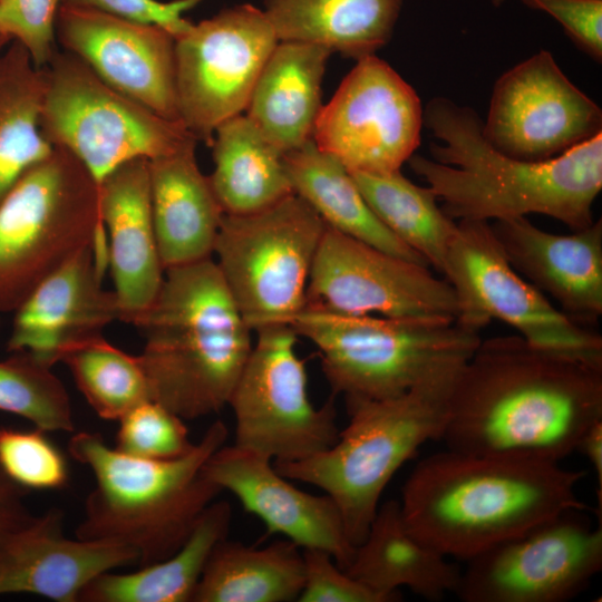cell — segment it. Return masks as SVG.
<instances>
[{"instance_id": "1", "label": "cell", "mask_w": 602, "mask_h": 602, "mask_svg": "<svg viewBox=\"0 0 602 602\" xmlns=\"http://www.w3.org/2000/svg\"><path fill=\"white\" fill-rule=\"evenodd\" d=\"M602 419V361L521 336L480 340L463 365L441 436L446 448L560 463Z\"/></svg>"}, {"instance_id": "2", "label": "cell", "mask_w": 602, "mask_h": 602, "mask_svg": "<svg viewBox=\"0 0 602 602\" xmlns=\"http://www.w3.org/2000/svg\"><path fill=\"white\" fill-rule=\"evenodd\" d=\"M424 125L440 143H430L431 158L414 154L407 163L454 221L542 214L572 231L593 223L592 206L602 188V133L556 157L532 162L493 147L476 111L446 97L427 103Z\"/></svg>"}, {"instance_id": "3", "label": "cell", "mask_w": 602, "mask_h": 602, "mask_svg": "<svg viewBox=\"0 0 602 602\" xmlns=\"http://www.w3.org/2000/svg\"><path fill=\"white\" fill-rule=\"evenodd\" d=\"M584 470L532 458L446 448L421 459L399 501L410 533L443 555L468 561L567 511H584Z\"/></svg>"}, {"instance_id": "4", "label": "cell", "mask_w": 602, "mask_h": 602, "mask_svg": "<svg viewBox=\"0 0 602 602\" xmlns=\"http://www.w3.org/2000/svg\"><path fill=\"white\" fill-rule=\"evenodd\" d=\"M152 400L184 420L229 405L252 349V330L213 258L165 270L151 305L133 322Z\"/></svg>"}, {"instance_id": "5", "label": "cell", "mask_w": 602, "mask_h": 602, "mask_svg": "<svg viewBox=\"0 0 602 602\" xmlns=\"http://www.w3.org/2000/svg\"><path fill=\"white\" fill-rule=\"evenodd\" d=\"M227 436L226 425L215 420L185 455L152 460L118 452L98 433L74 435L68 452L96 480L76 537L126 545L138 554V567L174 554L223 492L204 466Z\"/></svg>"}, {"instance_id": "6", "label": "cell", "mask_w": 602, "mask_h": 602, "mask_svg": "<svg viewBox=\"0 0 602 602\" xmlns=\"http://www.w3.org/2000/svg\"><path fill=\"white\" fill-rule=\"evenodd\" d=\"M465 361L438 369L395 397L346 399L349 423L337 441L301 460L274 462L275 469L289 480L315 486L330 496L356 547L398 469L424 444L441 439Z\"/></svg>"}, {"instance_id": "7", "label": "cell", "mask_w": 602, "mask_h": 602, "mask_svg": "<svg viewBox=\"0 0 602 602\" xmlns=\"http://www.w3.org/2000/svg\"><path fill=\"white\" fill-rule=\"evenodd\" d=\"M320 353L333 395L385 399L467 360L482 338L455 319L344 314L305 304L292 322Z\"/></svg>"}, {"instance_id": "8", "label": "cell", "mask_w": 602, "mask_h": 602, "mask_svg": "<svg viewBox=\"0 0 602 602\" xmlns=\"http://www.w3.org/2000/svg\"><path fill=\"white\" fill-rule=\"evenodd\" d=\"M104 232L97 182L74 155L54 147L0 203V312H14Z\"/></svg>"}, {"instance_id": "9", "label": "cell", "mask_w": 602, "mask_h": 602, "mask_svg": "<svg viewBox=\"0 0 602 602\" xmlns=\"http://www.w3.org/2000/svg\"><path fill=\"white\" fill-rule=\"evenodd\" d=\"M39 126L54 147L74 155L99 184L124 163L171 154L196 137L103 81L69 51L43 67Z\"/></svg>"}, {"instance_id": "10", "label": "cell", "mask_w": 602, "mask_h": 602, "mask_svg": "<svg viewBox=\"0 0 602 602\" xmlns=\"http://www.w3.org/2000/svg\"><path fill=\"white\" fill-rule=\"evenodd\" d=\"M326 229L294 193L255 213L223 215L214 261L253 332L292 326L307 303L309 276Z\"/></svg>"}, {"instance_id": "11", "label": "cell", "mask_w": 602, "mask_h": 602, "mask_svg": "<svg viewBox=\"0 0 602 602\" xmlns=\"http://www.w3.org/2000/svg\"><path fill=\"white\" fill-rule=\"evenodd\" d=\"M444 275L464 328L479 332L496 319L534 346L602 361V337L570 320L511 265L488 222H456Z\"/></svg>"}, {"instance_id": "12", "label": "cell", "mask_w": 602, "mask_h": 602, "mask_svg": "<svg viewBox=\"0 0 602 602\" xmlns=\"http://www.w3.org/2000/svg\"><path fill=\"white\" fill-rule=\"evenodd\" d=\"M256 342L232 391L234 445L274 462H294L338 439L332 399L317 408L308 395L307 371L298 357L292 326L259 330Z\"/></svg>"}, {"instance_id": "13", "label": "cell", "mask_w": 602, "mask_h": 602, "mask_svg": "<svg viewBox=\"0 0 602 602\" xmlns=\"http://www.w3.org/2000/svg\"><path fill=\"white\" fill-rule=\"evenodd\" d=\"M279 39L265 12L236 4L175 38L179 120L207 146L217 126L245 111Z\"/></svg>"}, {"instance_id": "14", "label": "cell", "mask_w": 602, "mask_h": 602, "mask_svg": "<svg viewBox=\"0 0 602 602\" xmlns=\"http://www.w3.org/2000/svg\"><path fill=\"white\" fill-rule=\"evenodd\" d=\"M567 511L466 561L463 602H564L602 569V528Z\"/></svg>"}, {"instance_id": "15", "label": "cell", "mask_w": 602, "mask_h": 602, "mask_svg": "<svg viewBox=\"0 0 602 602\" xmlns=\"http://www.w3.org/2000/svg\"><path fill=\"white\" fill-rule=\"evenodd\" d=\"M420 98L376 55L357 60L322 105L312 139L350 173L399 172L420 145Z\"/></svg>"}, {"instance_id": "16", "label": "cell", "mask_w": 602, "mask_h": 602, "mask_svg": "<svg viewBox=\"0 0 602 602\" xmlns=\"http://www.w3.org/2000/svg\"><path fill=\"white\" fill-rule=\"evenodd\" d=\"M308 305L344 314L443 317L458 305L446 279L327 226L307 288Z\"/></svg>"}, {"instance_id": "17", "label": "cell", "mask_w": 602, "mask_h": 602, "mask_svg": "<svg viewBox=\"0 0 602 602\" xmlns=\"http://www.w3.org/2000/svg\"><path fill=\"white\" fill-rule=\"evenodd\" d=\"M482 130L497 151L540 162L601 134L602 110L542 49L496 80Z\"/></svg>"}, {"instance_id": "18", "label": "cell", "mask_w": 602, "mask_h": 602, "mask_svg": "<svg viewBox=\"0 0 602 602\" xmlns=\"http://www.w3.org/2000/svg\"><path fill=\"white\" fill-rule=\"evenodd\" d=\"M56 39L117 91L179 120L175 37L163 27L61 2Z\"/></svg>"}, {"instance_id": "19", "label": "cell", "mask_w": 602, "mask_h": 602, "mask_svg": "<svg viewBox=\"0 0 602 602\" xmlns=\"http://www.w3.org/2000/svg\"><path fill=\"white\" fill-rule=\"evenodd\" d=\"M95 241L42 280L13 312L9 352L26 350L54 367L120 320L115 292L103 287L106 269L96 256Z\"/></svg>"}, {"instance_id": "20", "label": "cell", "mask_w": 602, "mask_h": 602, "mask_svg": "<svg viewBox=\"0 0 602 602\" xmlns=\"http://www.w3.org/2000/svg\"><path fill=\"white\" fill-rule=\"evenodd\" d=\"M204 468L222 491L231 492L264 523L268 534H281L301 548L323 550L342 570L349 565L355 546L330 496L301 491L272 459L234 444L219 448Z\"/></svg>"}, {"instance_id": "21", "label": "cell", "mask_w": 602, "mask_h": 602, "mask_svg": "<svg viewBox=\"0 0 602 602\" xmlns=\"http://www.w3.org/2000/svg\"><path fill=\"white\" fill-rule=\"evenodd\" d=\"M492 231L511 265L573 322L602 314V221L571 234L548 233L525 216L497 220Z\"/></svg>"}, {"instance_id": "22", "label": "cell", "mask_w": 602, "mask_h": 602, "mask_svg": "<svg viewBox=\"0 0 602 602\" xmlns=\"http://www.w3.org/2000/svg\"><path fill=\"white\" fill-rule=\"evenodd\" d=\"M62 521V511L50 508L4 542L0 595L31 593L78 602L82 589L99 574L138 564V554L126 545L66 537Z\"/></svg>"}, {"instance_id": "23", "label": "cell", "mask_w": 602, "mask_h": 602, "mask_svg": "<svg viewBox=\"0 0 602 602\" xmlns=\"http://www.w3.org/2000/svg\"><path fill=\"white\" fill-rule=\"evenodd\" d=\"M98 187L120 321L133 324L156 298L165 275L152 214L148 159L122 164Z\"/></svg>"}, {"instance_id": "24", "label": "cell", "mask_w": 602, "mask_h": 602, "mask_svg": "<svg viewBox=\"0 0 602 602\" xmlns=\"http://www.w3.org/2000/svg\"><path fill=\"white\" fill-rule=\"evenodd\" d=\"M196 143L148 161L152 214L165 270L212 258L224 215L196 162Z\"/></svg>"}, {"instance_id": "25", "label": "cell", "mask_w": 602, "mask_h": 602, "mask_svg": "<svg viewBox=\"0 0 602 602\" xmlns=\"http://www.w3.org/2000/svg\"><path fill=\"white\" fill-rule=\"evenodd\" d=\"M344 571L382 602L400 600V589L439 601L455 592L462 572L410 533L396 499L379 505Z\"/></svg>"}, {"instance_id": "26", "label": "cell", "mask_w": 602, "mask_h": 602, "mask_svg": "<svg viewBox=\"0 0 602 602\" xmlns=\"http://www.w3.org/2000/svg\"><path fill=\"white\" fill-rule=\"evenodd\" d=\"M331 54L314 43L279 41L259 75L245 115L283 154L312 139Z\"/></svg>"}, {"instance_id": "27", "label": "cell", "mask_w": 602, "mask_h": 602, "mask_svg": "<svg viewBox=\"0 0 602 602\" xmlns=\"http://www.w3.org/2000/svg\"><path fill=\"white\" fill-rule=\"evenodd\" d=\"M279 41L314 43L359 60L394 33L404 0H263Z\"/></svg>"}, {"instance_id": "28", "label": "cell", "mask_w": 602, "mask_h": 602, "mask_svg": "<svg viewBox=\"0 0 602 602\" xmlns=\"http://www.w3.org/2000/svg\"><path fill=\"white\" fill-rule=\"evenodd\" d=\"M284 162L294 194L308 203L328 227L428 266L423 256L376 216L347 167L320 149L313 139L284 154Z\"/></svg>"}, {"instance_id": "29", "label": "cell", "mask_w": 602, "mask_h": 602, "mask_svg": "<svg viewBox=\"0 0 602 602\" xmlns=\"http://www.w3.org/2000/svg\"><path fill=\"white\" fill-rule=\"evenodd\" d=\"M214 169L208 179L227 215H246L293 194L284 154L274 147L244 114L215 129Z\"/></svg>"}, {"instance_id": "30", "label": "cell", "mask_w": 602, "mask_h": 602, "mask_svg": "<svg viewBox=\"0 0 602 602\" xmlns=\"http://www.w3.org/2000/svg\"><path fill=\"white\" fill-rule=\"evenodd\" d=\"M231 520V505L214 501L174 554L136 572L101 573L82 589L78 602H192L212 551L227 537Z\"/></svg>"}, {"instance_id": "31", "label": "cell", "mask_w": 602, "mask_h": 602, "mask_svg": "<svg viewBox=\"0 0 602 602\" xmlns=\"http://www.w3.org/2000/svg\"><path fill=\"white\" fill-rule=\"evenodd\" d=\"M302 548L289 540L264 547L216 544L192 602H292L303 588Z\"/></svg>"}, {"instance_id": "32", "label": "cell", "mask_w": 602, "mask_h": 602, "mask_svg": "<svg viewBox=\"0 0 602 602\" xmlns=\"http://www.w3.org/2000/svg\"><path fill=\"white\" fill-rule=\"evenodd\" d=\"M46 74L18 41L0 54V203L54 149L39 126Z\"/></svg>"}, {"instance_id": "33", "label": "cell", "mask_w": 602, "mask_h": 602, "mask_svg": "<svg viewBox=\"0 0 602 602\" xmlns=\"http://www.w3.org/2000/svg\"><path fill=\"white\" fill-rule=\"evenodd\" d=\"M351 174L381 223L428 265L444 274L456 221L437 205L433 191L414 184L400 171Z\"/></svg>"}, {"instance_id": "34", "label": "cell", "mask_w": 602, "mask_h": 602, "mask_svg": "<svg viewBox=\"0 0 602 602\" xmlns=\"http://www.w3.org/2000/svg\"><path fill=\"white\" fill-rule=\"evenodd\" d=\"M93 410L105 420H119L152 400L138 356L113 346L104 337L70 350L61 360Z\"/></svg>"}, {"instance_id": "35", "label": "cell", "mask_w": 602, "mask_h": 602, "mask_svg": "<svg viewBox=\"0 0 602 602\" xmlns=\"http://www.w3.org/2000/svg\"><path fill=\"white\" fill-rule=\"evenodd\" d=\"M0 360V410L42 431H74L69 395L52 367L26 350Z\"/></svg>"}, {"instance_id": "36", "label": "cell", "mask_w": 602, "mask_h": 602, "mask_svg": "<svg viewBox=\"0 0 602 602\" xmlns=\"http://www.w3.org/2000/svg\"><path fill=\"white\" fill-rule=\"evenodd\" d=\"M118 421L115 448L132 457L173 459L194 446L184 419L154 400L139 404Z\"/></svg>"}, {"instance_id": "37", "label": "cell", "mask_w": 602, "mask_h": 602, "mask_svg": "<svg viewBox=\"0 0 602 602\" xmlns=\"http://www.w3.org/2000/svg\"><path fill=\"white\" fill-rule=\"evenodd\" d=\"M0 467L28 491L59 489L69 480L64 454L38 428L0 426Z\"/></svg>"}, {"instance_id": "38", "label": "cell", "mask_w": 602, "mask_h": 602, "mask_svg": "<svg viewBox=\"0 0 602 602\" xmlns=\"http://www.w3.org/2000/svg\"><path fill=\"white\" fill-rule=\"evenodd\" d=\"M62 0H0V33L18 41L38 68L58 51L56 20Z\"/></svg>"}, {"instance_id": "39", "label": "cell", "mask_w": 602, "mask_h": 602, "mask_svg": "<svg viewBox=\"0 0 602 602\" xmlns=\"http://www.w3.org/2000/svg\"><path fill=\"white\" fill-rule=\"evenodd\" d=\"M304 581L300 602H382L351 577L326 551L302 548Z\"/></svg>"}, {"instance_id": "40", "label": "cell", "mask_w": 602, "mask_h": 602, "mask_svg": "<svg viewBox=\"0 0 602 602\" xmlns=\"http://www.w3.org/2000/svg\"><path fill=\"white\" fill-rule=\"evenodd\" d=\"M553 17L569 38L595 61L602 60V0H522Z\"/></svg>"}, {"instance_id": "41", "label": "cell", "mask_w": 602, "mask_h": 602, "mask_svg": "<svg viewBox=\"0 0 602 602\" xmlns=\"http://www.w3.org/2000/svg\"><path fill=\"white\" fill-rule=\"evenodd\" d=\"M203 0H62V3L98 10L163 27L175 38L192 25L183 13Z\"/></svg>"}, {"instance_id": "42", "label": "cell", "mask_w": 602, "mask_h": 602, "mask_svg": "<svg viewBox=\"0 0 602 602\" xmlns=\"http://www.w3.org/2000/svg\"><path fill=\"white\" fill-rule=\"evenodd\" d=\"M28 489L14 483L0 467V547L33 515L27 503Z\"/></svg>"}, {"instance_id": "43", "label": "cell", "mask_w": 602, "mask_h": 602, "mask_svg": "<svg viewBox=\"0 0 602 602\" xmlns=\"http://www.w3.org/2000/svg\"><path fill=\"white\" fill-rule=\"evenodd\" d=\"M589 459L599 483V496L602 492V419L595 421L583 435L577 446Z\"/></svg>"}, {"instance_id": "44", "label": "cell", "mask_w": 602, "mask_h": 602, "mask_svg": "<svg viewBox=\"0 0 602 602\" xmlns=\"http://www.w3.org/2000/svg\"><path fill=\"white\" fill-rule=\"evenodd\" d=\"M9 42H11V40L8 37L0 33V54L4 50L6 46Z\"/></svg>"}, {"instance_id": "45", "label": "cell", "mask_w": 602, "mask_h": 602, "mask_svg": "<svg viewBox=\"0 0 602 602\" xmlns=\"http://www.w3.org/2000/svg\"><path fill=\"white\" fill-rule=\"evenodd\" d=\"M489 1L492 2V4L496 7H499L505 2V0H489Z\"/></svg>"}]
</instances>
